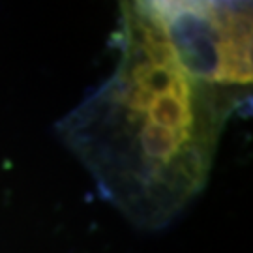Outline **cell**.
<instances>
[{
  "instance_id": "1",
  "label": "cell",
  "mask_w": 253,
  "mask_h": 253,
  "mask_svg": "<svg viewBox=\"0 0 253 253\" xmlns=\"http://www.w3.org/2000/svg\"><path fill=\"white\" fill-rule=\"evenodd\" d=\"M118 4L117 68L58 133L111 207L160 231L205 190L223 127L244 103L195 72L141 0Z\"/></svg>"
}]
</instances>
